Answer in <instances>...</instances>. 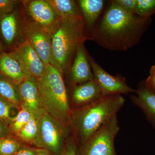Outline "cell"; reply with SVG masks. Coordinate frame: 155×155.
<instances>
[{"mask_svg": "<svg viewBox=\"0 0 155 155\" xmlns=\"http://www.w3.org/2000/svg\"><path fill=\"white\" fill-rule=\"evenodd\" d=\"M103 17L95 25L91 39L107 49L125 51L138 43L152 19L127 14L109 2Z\"/></svg>", "mask_w": 155, "mask_h": 155, "instance_id": "6da1fadb", "label": "cell"}, {"mask_svg": "<svg viewBox=\"0 0 155 155\" xmlns=\"http://www.w3.org/2000/svg\"><path fill=\"white\" fill-rule=\"evenodd\" d=\"M125 99L122 94L105 96L95 101L72 110L70 124L81 144L86 142L123 107Z\"/></svg>", "mask_w": 155, "mask_h": 155, "instance_id": "7a4b0ae2", "label": "cell"}, {"mask_svg": "<svg viewBox=\"0 0 155 155\" xmlns=\"http://www.w3.org/2000/svg\"><path fill=\"white\" fill-rule=\"evenodd\" d=\"M82 15L62 19L52 35L51 64L63 74L69 71L78 48L87 39Z\"/></svg>", "mask_w": 155, "mask_h": 155, "instance_id": "3957f363", "label": "cell"}, {"mask_svg": "<svg viewBox=\"0 0 155 155\" xmlns=\"http://www.w3.org/2000/svg\"><path fill=\"white\" fill-rule=\"evenodd\" d=\"M37 80L45 111L59 121L70 124L72 110L63 73L50 64L46 66L43 74Z\"/></svg>", "mask_w": 155, "mask_h": 155, "instance_id": "277c9868", "label": "cell"}, {"mask_svg": "<svg viewBox=\"0 0 155 155\" xmlns=\"http://www.w3.org/2000/svg\"><path fill=\"white\" fill-rule=\"evenodd\" d=\"M71 125L54 118L44 110L40 114L38 128L33 144L54 155L61 154L71 132Z\"/></svg>", "mask_w": 155, "mask_h": 155, "instance_id": "5b68a950", "label": "cell"}, {"mask_svg": "<svg viewBox=\"0 0 155 155\" xmlns=\"http://www.w3.org/2000/svg\"><path fill=\"white\" fill-rule=\"evenodd\" d=\"M20 3L10 13L0 15V41L7 53L13 51L26 41L27 17Z\"/></svg>", "mask_w": 155, "mask_h": 155, "instance_id": "8992f818", "label": "cell"}, {"mask_svg": "<svg viewBox=\"0 0 155 155\" xmlns=\"http://www.w3.org/2000/svg\"><path fill=\"white\" fill-rule=\"evenodd\" d=\"M120 130L117 115L97 130L81 144L77 155H117L115 140Z\"/></svg>", "mask_w": 155, "mask_h": 155, "instance_id": "52a82bcc", "label": "cell"}, {"mask_svg": "<svg viewBox=\"0 0 155 155\" xmlns=\"http://www.w3.org/2000/svg\"><path fill=\"white\" fill-rule=\"evenodd\" d=\"M27 17L52 35L61 18L47 0L21 1Z\"/></svg>", "mask_w": 155, "mask_h": 155, "instance_id": "ba28073f", "label": "cell"}, {"mask_svg": "<svg viewBox=\"0 0 155 155\" xmlns=\"http://www.w3.org/2000/svg\"><path fill=\"white\" fill-rule=\"evenodd\" d=\"M87 57L92 70L94 80L101 88L104 96L135 93V90L128 86L126 79L122 75H111L103 69L87 54Z\"/></svg>", "mask_w": 155, "mask_h": 155, "instance_id": "9c48e42d", "label": "cell"}, {"mask_svg": "<svg viewBox=\"0 0 155 155\" xmlns=\"http://www.w3.org/2000/svg\"><path fill=\"white\" fill-rule=\"evenodd\" d=\"M9 53L19 63L26 77L38 79L44 72L45 65L28 41Z\"/></svg>", "mask_w": 155, "mask_h": 155, "instance_id": "30bf717a", "label": "cell"}, {"mask_svg": "<svg viewBox=\"0 0 155 155\" xmlns=\"http://www.w3.org/2000/svg\"><path fill=\"white\" fill-rule=\"evenodd\" d=\"M25 36L26 40L36 51L45 65L46 66L51 64L52 59L51 35L27 17Z\"/></svg>", "mask_w": 155, "mask_h": 155, "instance_id": "8fae6325", "label": "cell"}, {"mask_svg": "<svg viewBox=\"0 0 155 155\" xmlns=\"http://www.w3.org/2000/svg\"><path fill=\"white\" fill-rule=\"evenodd\" d=\"M18 86L21 97V107L28 110L32 115H38L45 110L37 78L26 77Z\"/></svg>", "mask_w": 155, "mask_h": 155, "instance_id": "7c38bea8", "label": "cell"}, {"mask_svg": "<svg viewBox=\"0 0 155 155\" xmlns=\"http://www.w3.org/2000/svg\"><path fill=\"white\" fill-rule=\"evenodd\" d=\"M68 72L72 87L94 79L87 53L84 48V43L81 44L78 48L73 64Z\"/></svg>", "mask_w": 155, "mask_h": 155, "instance_id": "4fadbf2b", "label": "cell"}, {"mask_svg": "<svg viewBox=\"0 0 155 155\" xmlns=\"http://www.w3.org/2000/svg\"><path fill=\"white\" fill-rule=\"evenodd\" d=\"M72 87L70 103L77 107L76 109L87 105L104 96L94 79Z\"/></svg>", "mask_w": 155, "mask_h": 155, "instance_id": "5bb4252c", "label": "cell"}, {"mask_svg": "<svg viewBox=\"0 0 155 155\" xmlns=\"http://www.w3.org/2000/svg\"><path fill=\"white\" fill-rule=\"evenodd\" d=\"M135 95L130 96L132 103L142 110L155 128V93L146 86L145 81L139 84Z\"/></svg>", "mask_w": 155, "mask_h": 155, "instance_id": "9a60e30c", "label": "cell"}, {"mask_svg": "<svg viewBox=\"0 0 155 155\" xmlns=\"http://www.w3.org/2000/svg\"><path fill=\"white\" fill-rule=\"evenodd\" d=\"M0 76L8 78L17 85L26 78L16 59L10 53L5 51L0 53Z\"/></svg>", "mask_w": 155, "mask_h": 155, "instance_id": "2e32d148", "label": "cell"}, {"mask_svg": "<svg viewBox=\"0 0 155 155\" xmlns=\"http://www.w3.org/2000/svg\"><path fill=\"white\" fill-rule=\"evenodd\" d=\"M86 26L92 31L105 5L103 0H79L76 1Z\"/></svg>", "mask_w": 155, "mask_h": 155, "instance_id": "e0dca14e", "label": "cell"}, {"mask_svg": "<svg viewBox=\"0 0 155 155\" xmlns=\"http://www.w3.org/2000/svg\"><path fill=\"white\" fill-rule=\"evenodd\" d=\"M0 97L21 108V99L17 84L0 76Z\"/></svg>", "mask_w": 155, "mask_h": 155, "instance_id": "ac0fdd59", "label": "cell"}, {"mask_svg": "<svg viewBox=\"0 0 155 155\" xmlns=\"http://www.w3.org/2000/svg\"><path fill=\"white\" fill-rule=\"evenodd\" d=\"M61 19L81 15L76 1L73 0H47Z\"/></svg>", "mask_w": 155, "mask_h": 155, "instance_id": "d6986e66", "label": "cell"}, {"mask_svg": "<svg viewBox=\"0 0 155 155\" xmlns=\"http://www.w3.org/2000/svg\"><path fill=\"white\" fill-rule=\"evenodd\" d=\"M40 114L32 115L29 122L17 136L20 140L33 144L38 134L39 118Z\"/></svg>", "mask_w": 155, "mask_h": 155, "instance_id": "ffe728a7", "label": "cell"}, {"mask_svg": "<svg viewBox=\"0 0 155 155\" xmlns=\"http://www.w3.org/2000/svg\"><path fill=\"white\" fill-rule=\"evenodd\" d=\"M20 109L19 107L0 97V121L9 126Z\"/></svg>", "mask_w": 155, "mask_h": 155, "instance_id": "44dd1931", "label": "cell"}, {"mask_svg": "<svg viewBox=\"0 0 155 155\" xmlns=\"http://www.w3.org/2000/svg\"><path fill=\"white\" fill-rule=\"evenodd\" d=\"M32 114L23 107H21L19 113L9 125L12 134L17 137L32 116Z\"/></svg>", "mask_w": 155, "mask_h": 155, "instance_id": "7402d4cb", "label": "cell"}, {"mask_svg": "<svg viewBox=\"0 0 155 155\" xmlns=\"http://www.w3.org/2000/svg\"><path fill=\"white\" fill-rule=\"evenodd\" d=\"M21 142L14 135L0 139V155H14L22 146Z\"/></svg>", "mask_w": 155, "mask_h": 155, "instance_id": "603a6c76", "label": "cell"}, {"mask_svg": "<svg viewBox=\"0 0 155 155\" xmlns=\"http://www.w3.org/2000/svg\"><path fill=\"white\" fill-rule=\"evenodd\" d=\"M155 13V0H136L135 14L142 18H150Z\"/></svg>", "mask_w": 155, "mask_h": 155, "instance_id": "cb8c5ba5", "label": "cell"}, {"mask_svg": "<svg viewBox=\"0 0 155 155\" xmlns=\"http://www.w3.org/2000/svg\"><path fill=\"white\" fill-rule=\"evenodd\" d=\"M110 2L127 14H135L136 0H113Z\"/></svg>", "mask_w": 155, "mask_h": 155, "instance_id": "d4e9b609", "label": "cell"}, {"mask_svg": "<svg viewBox=\"0 0 155 155\" xmlns=\"http://www.w3.org/2000/svg\"><path fill=\"white\" fill-rule=\"evenodd\" d=\"M77 141L73 136L71 137L65 144L60 155H77Z\"/></svg>", "mask_w": 155, "mask_h": 155, "instance_id": "484cf974", "label": "cell"}, {"mask_svg": "<svg viewBox=\"0 0 155 155\" xmlns=\"http://www.w3.org/2000/svg\"><path fill=\"white\" fill-rule=\"evenodd\" d=\"M21 1L0 0V15L10 13L13 11Z\"/></svg>", "mask_w": 155, "mask_h": 155, "instance_id": "4316f807", "label": "cell"}, {"mask_svg": "<svg viewBox=\"0 0 155 155\" xmlns=\"http://www.w3.org/2000/svg\"><path fill=\"white\" fill-rule=\"evenodd\" d=\"M145 82L146 86L155 93V64L151 67L149 76Z\"/></svg>", "mask_w": 155, "mask_h": 155, "instance_id": "83f0119b", "label": "cell"}, {"mask_svg": "<svg viewBox=\"0 0 155 155\" xmlns=\"http://www.w3.org/2000/svg\"><path fill=\"white\" fill-rule=\"evenodd\" d=\"M14 155H36V149L22 145Z\"/></svg>", "mask_w": 155, "mask_h": 155, "instance_id": "f1b7e54d", "label": "cell"}, {"mask_svg": "<svg viewBox=\"0 0 155 155\" xmlns=\"http://www.w3.org/2000/svg\"><path fill=\"white\" fill-rule=\"evenodd\" d=\"M12 134L9 125L0 121V139Z\"/></svg>", "mask_w": 155, "mask_h": 155, "instance_id": "f546056e", "label": "cell"}, {"mask_svg": "<svg viewBox=\"0 0 155 155\" xmlns=\"http://www.w3.org/2000/svg\"><path fill=\"white\" fill-rule=\"evenodd\" d=\"M36 155H53L47 150L41 148H36Z\"/></svg>", "mask_w": 155, "mask_h": 155, "instance_id": "4dcf8cb0", "label": "cell"}, {"mask_svg": "<svg viewBox=\"0 0 155 155\" xmlns=\"http://www.w3.org/2000/svg\"><path fill=\"white\" fill-rule=\"evenodd\" d=\"M3 51H4V50H3V48L2 43H1V41H0V53L2 52Z\"/></svg>", "mask_w": 155, "mask_h": 155, "instance_id": "1f68e13d", "label": "cell"}]
</instances>
